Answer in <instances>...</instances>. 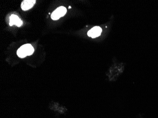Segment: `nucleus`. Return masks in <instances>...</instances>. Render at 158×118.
I'll use <instances>...</instances> for the list:
<instances>
[{
    "label": "nucleus",
    "mask_w": 158,
    "mask_h": 118,
    "mask_svg": "<svg viewBox=\"0 0 158 118\" xmlns=\"http://www.w3.org/2000/svg\"><path fill=\"white\" fill-rule=\"evenodd\" d=\"M67 12V9L64 6H61L57 8L51 14V18L56 20L64 16Z\"/></svg>",
    "instance_id": "f03ea898"
},
{
    "label": "nucleus",
    "mask_w": 158,
    "mask_h": 118,
    "mask_svg": "<svg viewBox=\"0 0 158 118\" xmlns=\"http://www.w3.org/2000/svg\"><path fill=\"white\" fill-rule=\"evenodd\" d=\"M23 21L16 15L12 14L10 18L9 24L10 26L13 25H15L17 26H20L23 25Z\"/></svg>",
    "instance_id": "39448f33"
},
{
    "label": "nucleus",
    "mask_w": 158,
    "mask_h": 118,
    "mask_svg": "<svg viewBox=\"0 0 158 118\" xmlns=\"http://www.w3.org/2000/svg\"><path fill=\"white\" fill-rule=\"evenodd\" d=\"M35 3V0H24L21 3V9L23 10H28L33 7Z\"/></svg>",
    "instance_id": "20e7f679"
},
{
    "label": "nucleus",
    "mask_w": 158,
    "mask_h": 118,
    "mask_svg": "<svg viewBox=\"0 0 158 118\" xmlns=\"http://www.w3.org/2000/svg\"><path fill=\"white\" fill-rule=\"evenodd\" d=\"M102 29L99 26H95L91 28L88 32V35L92 38H96L98 37L101 35Z\"/></svg>",
    "instance_id": "7ed1b4c3"
},
{
    "label": "nucleus",
    "mask_w": 158,
    "mask_h": 118,
    "mask_svg": "<svg viewBox=\"0 0 158 118\" xmlns=\"http://www.w3.org/2000/svg\"><path fill=\"white\" fill-rule=\"evenodd\" d=\"M34 51V49L33 47L29 43H27L23 46H21L18 50V56L21 58H23L27 56H30L32 55Z\"/></svg>",
    "instance_id": "f257e3e1"
},
{
    "label": "nucleus",
    "mask_w": 158,
    "mask_h": 118,
    "mask_svg": "<svg viewBox=\"0 0 158 118\" xmlns=\"http://www.w3.org/2000/svg\"><path fill=\"white\" fill-rule=\"evenodd\" d=\"M69 9L71 8V7H70V6H69Z\"/></svg>",
    "instance_id": "423d86ee"
}]
</instances>
